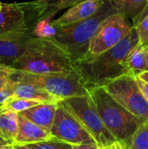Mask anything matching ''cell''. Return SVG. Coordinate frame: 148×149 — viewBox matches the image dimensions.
I'll return each instance as SVG.
<instances>
[{"label": "cell", "mask_w": 148, "mask_h": 149, "mask_svg": "<svg viewBox=\"0 0 148 149\" xmlns=\"http://www.w3.org/2000/svg\"><path fill=\"white\" fill-rule=\"evenodd\" d=\"M10 79L14 82L27 83L41 87L60 100L89 93L77 72L38 74L11 68Z\"/></svg>", "instance_id": "5b68a950"}, {"label": "cell", "mask_w": 148, "mask_h": 149, "mask_svg": "<svg viewBox=\"0 0 148 149\" xmlns=\"http://www.w3.org/2000/svg\"><path fill=\"white\" fill-rule=\"evenodd\" d=\"M52 138L50 131L36 125L18 113V130L14 144L29 145Z\"/></svg>", "instance_id": "7c38bea8"}, {"label": "cell", "mask_w": 148, "mask_h": 149, "mask_svg": "<svg viewBox=\"0 0 148 149\" xmlns=\"http://www.w3.org/2000/svg\"><path fill=\"white\" fill-rule=\"evenodd\" d=\"M116 143V142H115ZM113 144V145H110V146H106V147H99V149H116V145Z\"/></svg>", "instance_id": "1f68e13d"}, {"label": "cell", "mask_w": 148, "mask_h": 149, "mask_svg": "<svg viewBox=\"0 0 148 149\" xmlns=\"http://www.w3.org/2000/svg\"><path fill=\"white\" fill-rule=\"evenodd\" d=\"M139 35L140 43L141 45H148V15L136 26H133Z\"/></svg>", "instance_id": "cb8c5ba5"}, {"label": "cell", "mask_w": 148, "mask_h": 149, "mask_svg": "<svg viewBox=\"0 0 148 149\" xmlns=\"http://www.w3.org/2000/svg\"><path fill=\"white\" fill-rule=\"evenodd\" d=\"M4 107L6 110L15 112L17 113H20L31 107H33L35 106H38L39 104H43L41 102L36 101V100H27V99H23V98H15V97H10L4 103Z\"/></svg>", "instance_id": "44dd1931"}, {"label": "cell", "mask_w": 148, "mask_h": 149, "mask_svg": "<svg viewBox=\"0 0 148 149\" xmlns=\"http://www.w3.org/2000/svg\"><path fill=\"white\" fill-rule=\"evenodd\" d=\"M129 18L121 13H114L101 23L89 45L87 57L97 56L120 43L133 30ZM86 57V58H87Z\"/></svg>", "instance_id": "ba28073f"}, {"label": "cell", "mask_w": 148, "mask_h": 149, "mask_svg": "<svg viewBox=\"0 0 148 149\" xmlns=\"http://www.w3.org/2000/svg\"><path fill=\"white\" fill-rule=\"evenodd\" d=\"M5 109V107H4V104H2V105H0V113L3 111V110H4Z\"/></svg>", "instance_id": "d590c367"}, {"label": "cell", "mask_w": 148, "mask_h": 149, "mask_svg": "<svg viewBox=\"0 0 148 149\" xmlns=\"http://www.w3.org/2000/svg\"><path fill=\"white\" fill-rule=\"evenodd\" d=\"M13 87L14 93L12 97L15 98H23L36 100L44 104H57L59 100H61L60 99L53 96L44 89L34 85L13 81Z\"/></svg>", "instance_id": "9a60e30c"}, {"label": "cell", "mask_w": 148, "mask_h": 149, "mask_svg": "<svg viewBox=\"0 0 148 149\" xmlns=\"http://www.w3.org/2000/svg\"><path fill=\"white\" fill-rule=\"evenodd\" d=\"M83 0H36L41 19L53 17L63 9L72 7Z\"/></svg>", "instance_id": "ac0fdd59"}, {"label": "cell", "mask_w": 148, "mask_h": 149, "mask_svg": "<svg viewBox=\"0 0 148 149\" xmlns=\"http://www.w3.org/2000/svg\"><path fill=\"white\" fill-rule=\"evenodd\" d=\"M103 87L132 114L142 122H147L148 101L139 87L135 76L133 74L123 75Z\"/></svg>", "instance_id": "52a82bcc"}, {"label": "cell", "mask_w": 148, "mask_h": 149, "mask_svg": "<svg viewBox=\"0 0 148 149\" xmlns=\"http://www.w3.org/2000/svg\"><path fill=\"white\" fill-rule=\"evenodd\" d=\"M148 15V0H147V4H146V6H145V8L142 10V11L135 17V18H133V26H136L139 23H140Z\"/></svg>", "instance_id": "4316f807"}, {"label": "cell", "mask_w": 148, "mask_h": 149, "mask_svg": "<svg viewBox=\"0 0 148 149\" xmlns=\"http://www.w3.org/2000/svg\"><path fill=\"white\" fill-rule=\"evenodd\" d=\"M52 19L53 17H48L39 21L33 30V38H54L58 28L52 24Z\"/></svg>", "instance_id": "7402d4cb"}, {"label": "cell", "mask_w": 148, "mask_h": 149, "mask_svg": "<svg viewBox=\"0 0 148 149\" xmlns=\"http://www.w3.org/2000/svg\"><path fill=\"white\" fill-rule=\"evenodd\" d=\"M120 143L124 149H148V121L143 123L129 139Z\"/></svg>", "instance_id": "ffe728a7"}, {"label": "cell", "mask_w": 148, "mask_h": 149, "mask_svg": "<svg viewBox=\"0 0 148 149\" xmlns=\"http://www.w3.org/2000/svg\"><path fill=\"white\" fill-rule=\"evenodd\" d=\"M51 134L53 138L72 145L97 144L91 134L66 107L63 100L58 102Z\"/></svg>", "instance_id": "9c48e42d"}, {"label": "cell", "mask_w": 148, "mask_h": 149, "mask_svg": "<svg viewBox=\"0 0 148 149\" xmlns=\"http://www.w3.org/2000/svg\"><path fill=\"white\" fill-rule=\"evenodd\" d=\"M3 3H2V2L0 1V11H1L2 9H3Z\"/></svg>", "instance_id": "8d00e7d4"}, {"label": "cell", "mask_w": 148, "mask_h": 149, "mask_svg": "<svg viewBox=\"0 0 148 149\" xmlns=\"http://www.w3.org/2000/svg\"><path fill=\"white\" fill-rule=\"evenodd\" d=\"M119 13L132 20L135 18L145 8L147 0H111Z\"/></svg>", "instance_id": "d6986e66"}, {"label": "cell", "mask_w": 148, "mask_h": 149, "mask_svg": "<svg viewBox=\"0 0 148 149\" xmlns=\"http://www.w3.org/2000/svg\"><path fill=\"white\" fill-rule=\"evenodd\" d=\"M140 43L136 29L117 45L106 52L87 57L75 65L76 72L88 89L95 86H105L113 79L126 74H131L126 61L132 50Z\"/></svg>", "instance_id": "6da1fadb"}, {"label": "cell", "mask_w": 148, "mask_h": 149, "mask_svg": "<svg viewBox=\"0 0 148 149\" xmlns=\"http://www.w3.org/2000/svg\"><path fill=\"white\" fill-rule=\"evenodd\" d=\"M25 18L22 3H3L0 11V33L10 31L24 25Z\"/></svg>", "instance_id": "4fadbf2b"}, {"label": "cell", "mask_w": 148, "mask_h": 149, "mask_svg": "<svg viewBox=\"0 0 148 149\" xmlns=\"http://www.w3.org/2000/svg\"><path fill=\"white\" fill-rule=\"evenodd\" d=\"M0 149H14V146H13V144L5 145V146H0Z\"/></svg>", "instance_id": "d6a6232c"}, {"label": "cell", "mask_w": 148, "mask_h": 149, "mask_svg": "<svg viewBox=\"0 0 148 149\" xmlns=\"http://www.w3.org/2000/svg\"><path fill=\"white\" fill-rule=\"evenodd\" d=\"M11 68L38 74L76 72L67 52L51 38H31Z\"/></svg>", "instance_id": "7a4b0ae2"}, {"label": "cell", "mask_w": 148, "mask_h": 149, "mask_svg": "<svg viewBox=\"0 0 148 149\" xmlns=\"http://www.w3.org/2000/svg\"><path fill=\"white\" fill-rule=\"evenodd\" d=\"M0 65H1V60H0Z\"/></svg>", "instance_id": "74e56055"}, {"label": "cell", "mask_w": 148, "mask_h": 149, "mask_svg": "<svg viewBox=\"0 0 148 149\" xmlns=\"http://www.w3.org/2000/svg\"><path fill=\"white\" fill-rule=\"evenodd\" d=\"M115 145H116V149H124L123 148V147L121 146V144H120L119 141H117V142L115 143Z\"/></svg>", "instance_id": "836d02e7"}, {"label": "cell", "mask_w": 148, "mask_h": 149, "mask_svg": "<svg viewBox=\"0 0 148 149\" xmlns=\"http://www.w3.org/2000/svg\"><path fill=\"white\" fill-rule=\"evenodd\" d=\"M34 28V24L26 21L24 25L16 30L0 33L1 65L11 67L23 55L29 40L33 38Z\"/></svg>", "instance_id": "30bf717a"}, {"label": "cell", "mask_w": 148, "mask_h": 149, "mask_svg": "<svg viewBox=\"0 0 148 149\" xmlns=\"http://www.w3.org/2000/svg\"><path fill=\"white\" fill-rule=\"evenodd\" d=\"M13 146H14V149H31L26 145H16V144H13Z\"/></svg>", "instance_id": "4dcf8cb0"}, {"label": "cell", "mask_w": 148, "mask_h": 149, "mask_svg": "<svg viewBox=\"0 0 148 149\" xmlns=\"http://www.w3.org/2000/svg\"><path fill=\"white\" fill-rule=\"evenodd\" d=\"M138 78H140V79H142V80H144L145 82L148 83V72H142L141 74H140V75L138 76Z\"/></svg>", "instance_id": "f546056e"}, {"label": "cell", "mask_w": 148, "mask_h": 149, "mask_svg": "<svg viewBox=\"0 0 148 149\" xmlns=\"http://www.w3.org/2000/svg\"><path fill=\"white\" fill-rule=\"evenodd\" d=\"M73 149H99L97 144H80L73 145Z\"/></svg>", "instance_id": "f1b7e54d"}, {"label": "cell", "mask_w": 148, "mask_h": 149, "mask_svg": "<svg viewBox=\"0 0 148 149\" xmlns=\"http://www.w3.org/2000/svg\"><path fill=\"white\" fill-rule=\"evenodd\" d=\"M106 0H83L75 5L70 7L62 16L52 20L55 26L60 27L72 24L93 15Z\"/></svg>", "instance_id": "8fae6325"}, {"label": "cell", "mask_w": 148, "mask_h": 149, "mask_svg": "<svg viewBox=\"0 0 148 149\" xmlns=\"http://www.w3.org/2000/svg\"><path fill=\"white\" fill-rule=\"evenodd\" d=\"M146 72H148V53L147 57V60H146Z\"/></svg>", "instance_id": "e575fe53"}, {"label": "cell", "mask_w": 148, "mask_h": 149, "mask_svg": "<svg viewBox=\"0 0 148 149\" xmlns=\"http://www.w3.org/2000/svg\"><path fill=\"white\" fill-rule=\"evenodd\" d=\"M63 101L85 126L99 147L110 146L117 142V140L103 123L89 93L67 98L63 100Z\"/></svg>", "instance_id": "8992f818"}, {"label": "cell", "mask_w": 148, "mask_h": 149, "mask_svg": "<svg viewBox=\"0 0 148 149\" xmlns=\"http://www.w3.org/2000/svg\"><path fill=\"white\" fill-rule=\"evenodd\" d=\"M10 71H11V67L0 65V90L5 88L10 82Z\"/></svg>", "instance_id": "d4e9b609"}, {"label": "cell", "mask_w": 148, "mask_h": 149, "mask_svg": "<svg viewBox=\"0 0 148 149\" xmlns=\"http://www.w3.org/2000/svg\"><path fill=\"white\" fill-rule=\"evenodd\" d=\"M31 149H73V145L65 142L63 141L51 138L50 140L26 145Z\"/></svg>", "instance_id": "603a6c76"}, {"label": "cell", "mask_w": 148, "mask_h": 149, "mask_svg": "<svg viewBox=\"0 0 148 149\" xmlns=\"http://www.w3.org/2000/svg\"><path fill=\"white\" fill-rule=\"evenodd\" d=\"M148 53V45L139 43L128 55L126 65L131 74L138 77L146 72V60Z\"/></svg>", "instance_id": "e0dca14e"}, {"label": "cell", "mask_w": 148, "mask_h": 149, "mask_svg": "<svg viewBox=\"0 0 148 149\" xmlns=\"http://www.w3.org/2000/svg\"><path fill=\"white\" fill-rule=\"evenodd\" d=\"M100 118L119 142L129 139L144 123L115 99H113L103 86H95L88 89Z\"/></svg>", "instance_id": "277c9868"}, {"label": "cell", "mask_w": 148, "mask_h": 149, "mask_svg": "<svg viewBox=\"0 0 148 149\" xmlns=\"http://www.w3.org/2000/svg\"><path fill=\"white\" fill-rule=\"evenodd\" d=\"M135 79H136V82H137L139 87L140 88V90H141V92L143 93L145 98L147 99V100L148 101V83L145 82L144 80L140 79L138 78V77H135Z\"/></svg>", "instance_id": "83f0119b"}, {"label": "cell", "mask_w": 148, "mask_h": 149, "mask_svg": "<svg viewBox=\"0 0 148 149\" xmlns=\"http://www.w3.org/2000/svg\"><path fill=\"white\" fill-rule=\"evenodd\" d=\"M18 130V113L3 110L0 113V138L14 144Z\"/></svg>", "instance_id": "2e32d148"}, {"label": "cell", "mask_w": 148, "mask_h": 149, "mask_svg": "<svg viewBox=\"0 0 148 149\" xmlns=\"http://www.w3.org/2000/svg\"><path fill=\"white\" fill-rule=\"evenodd\" d=\"M118 10L111 0H106L101 7L91 17L82 21L58 27L57 34L51 38L69 55L74 66L85 59L89 52L92 38L103 21L111 15L117 13Z\"/></svg>", "instance_id": "3957f363"}, {"label": "cell", "mask_w": 148, "mask_h": 149, "mask_svg": "<svg viewBox=\"0 0 148 149\" xmlns=\"http://www.w3.org/2000/svg\"><path fill=\"white\" fill-rule=\"evenodd\" d=\"M58 108L57 104H39L33 107H31L19 114L35 123L36 125L51 132L53 125L56 111Z\"/></svg>", "instance_id": "5bb4252c"}, {"label": "cell", "mask_w": 148, "mask_h": 149, "mask_svg": "<svg viewBox=\"0 0 148 149\" xmlns=\"http://www.w3.org/2000/svg\"><path fill=\"white\" fill-rule=\"evenodd\" d=\"M13 93H14L13 81L10 79V82L9 83V85L3 90H0V105L3 104L8 99L12 97Z\"/></svg>", "instance_id": "484cf974"}]
</instances>
